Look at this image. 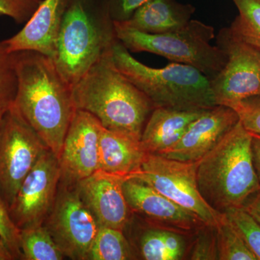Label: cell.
Masks as SVG:
<instances>
[{"instance_id":"obj_1","label":"cell","mask_w":260,"mask_h":260,"mask_svg":"<svg viewBox=\"0 0 260 260\" xmlns=\"http://www.w3.org/2000/svg\"><path fill=\"white\" fill-rule=\"evenodd\" d=\"M12 54L17 75L13 105L59 158L75 112L72 86L49 56L34 51Z\"/></svg>"},{"instance_id":"obj_2","label":"cell","mask_w":260,"mask_h":260,"mask_svg":"<svg viewBox=\"0 0 260 260\" xmlns=\"http://www.w3.org/2000/svg\"><path fill=\"white\" fill-rule=\"evenodd\" d=\"M72 94L75 109L90 113L106 129L138 141L155 108L116 68L112 50L72 87Z\"/></svg>"},{"instance_id":"obj_3","label":"cell","mask_w":260,"mask_h":260,"mask_svg":"<svg viewBox=\"0 0 260 260\" xmlns=\"http://www.w3.org/2000/svg\"><path fill=\"white\" fill-rule=\"evenodd\" d=\"M252 134L240 121L198 161L200 194L220 213L243 208L260 191L251 151Z\"/></svg>"},{"instance_id":"obj_4","label":"cell","mask_w":260,"mask_h":260,"mask_svg":"<svg viewBox=\"0 0 260 260\" xmlns=\"http://www.w3.org/2000/svg\"><path fill=\"white\" fill-rule=\"evenodd\" d=\"M116 40L114 21L102 0H70L56 42V68L73 87Z\"/></svg>"},{"instance_id":"obj_5","label":"cell","mask_w":260,"mask_h":260,"mask_svg":"<svg viewBox=\"0 0 260 260\" xmlns=\"http://www.w3.org/2000/svg\"><path fill=\"white\" fill-rule=\"evenodd\" d=\"M112 56L116 68L155 108L196 110L218 106L210 80L194 67L172 62L162 68H150L135 59L118 40L113 44Z\"/></svg>"},{"instance_id":"obj_6","label":"cell","mask_w":260,"mask_h":260,"mask_svg":"<svg viewBox=\"0 0 260 260\" xmlns=\"http://www.w3.org/2000/svg\"><path fill=\"white\" fill-rule=\"evenodd\" d=\"M114 23L116 39L129 52H150L172 62L190 65L210 80L219 74L226 55L210 42L215 38L211 25L191 20L185 26L164 34H147L122 23Z\"/></svg>"},{"instance_id":"obj_7","label":"cell","mask_w":260,"mask_h":260,"mask_svg":"<svg viewBox=\"0 0 260 260\" xmlns=\"http://www.w3.org/2000/svg\"><path fill=\"white\" fill-rule=\"evenodd\" d=\"M197 162H183L147 153L138 172L126 178L144 181L207 225H217L223 213L213 209L200 194Z\"/></svg>"},{"instance_id":"obj_8","label":"cell","mask_w":260,"mask_h":260,"mask_svg":"<svg viewBox=\"0 0 260 260\" xmlns=\"http://www.w3.org/2000/svg\"><path fill=\"white\" fill-rule=\"evenodd\" d=\"M48 149L12 104L3 116L0 136V194L8 209L24 179Z\"/></svg>"},{"instance_id":"obj_9","label":"cell","mask_w":260,"mask_h":260,"mask_svg":"<svg viewBox=\"0 0 260 260\" xmlns=\"http://www.w3.org/2000/svg\"><path fill=\"white\" fill-rule=\"evenodd\" d=\"M217 46L226 55L223 69L210 80L218 105L232 107L247 98L260 95V50L223 28Z\"/></svg>"},{"instance_id":"obj_10","label":"cell","mask_w":260,"mask_h":260,"mask_svg":"<svg viewBox=\"0 0 260 260\" xmlns=\"http://www.w3.org/2000/svg\"><path fill=\"white\" fill-rule=\"evenodd\" d=\"M43 225L65 257L88 259L99 225L75 185L59 183L54 206Z\"/></svg>"},{"instance_id":"obj_11","label":"cell","mask_w":260,"mask_h":260,"mask_svg":"<svg viewBox=\"0 0 260 260\" xmlns=\"http://www.w3.org/2000/svg\"><path fill=\"white\" fill-rule=\"evenodd\" d=\"M59 181V160L48 149L24 179L9 208L20 230L44 224L54 206Z\"/></svg>"},{"instance_id":"obj_12","label":"cell","mask_w":260,"mask_h":260,"mask_svg":"<svg viewBox=\"0 0 260 260\" xmlns=\"http://www.w3.org/2000/svg\"><path fill=\"white\" fill-rule=\"evenodd\" d=\"M102 128L91 114L75 109L58 158L59 183L75 185L100 169L99 141Z\"/></svg>"},{"instance_id":"obj_13","label":"cell","mask_w":260,"mask_h":260,"mask_svg":"<svg viewBox=\"0 0 260 260\" xmlns=\"http://www.w3.org/2000/svg\"><path fill=\"white\" fill-rule=\"evenodd\" d=\"M122 189L133 214L144 221L185 234H194L205 225L194 214L179 206L144 181L125 178Z\"/></svg>"},{"instance_id":"obj_14","label":"cell","mask_w":260,"mask_h":260,"mask_svg":"<svg viewBox=\"0 0 260 260\" xmlns=\"http://www.w3.org/2000/svg\"><path fill=\"white\" fill-rule=\"evenodd\" d=\"M239 121L232 108L218 105L205 109L171 148L158 154L183 162L203 158Z\"/></svg>"},{"instance_id":"obj_15","label":"cell","mask_w":260,"mask_h":260,"mask_svg":"<svg viewBox=\"0 0 260 260\" xmlns=\"http://www.w3.org/2000/svg\"><path fill=\"white\" fill-rule=\"evenodd\" d=\"M124 177L97 171L75 186L99 226L124 231L132 213L122 189Z\"/></svg>"},{"instance_id":"obj_16","label":"cell","mask_w":260,"mask_h":260,"mask_svg":"<svg viewBox=\"0 0 260 260\" xmlns=\"http://www.w3.org/2000/svg\"><path fill=\"white\" fill-rule=\"evenodd\" d=\"M70 0H42L23 28L4 41L10 53L34 51L54 60L56 42Z\"/></svg>"},{"instance_id":"obj_17","label":"cell","mask_w":260,"mask_h":260,"mask_svg":"<svg viewBox=\"0 0 260 260\" xmlns=\"http://www.w3.org/2000/svg\"><path fill=\"white\" fill-rule=\"evenodd\" d=\"M205 110L154 108L142 133V148L146 153H162L180 139L188 126Z\"/></svg>"},{"instance_id":"obj_18","label":"cell","mask_w":260,"mask_h":260,"mask_svg":"<svg viewBox=\"0 0 260 260\" xmlns=\"http://www.w3.org/2000/svg\"><path fill=\"white\" fill-rule=\"evenodd\" d=\"M146 154L140 141L103 126L99 141V170L129 177L139 170Z\"/></svg>"},{"instance_id":"obj_19","label":"cell","mask_w":260,"mask_h":260,"mask_svg":"<svg viewBox=\"0 0 260 260\" xmlns=\"http://www.w3.org/2000/svg\"><path fill=\"white\" fill-rule=\"evenodd\" d=\"M194 11L191 5L175 0H148L129 20L122 23L147 34H164L185 26Z\"/></svg>"},{"instance_id":"obj_20","label":"cell","mask_w":260,"mask_h":260,"mask_svg":"<svg viewBox=\"0 0 260 260\" xmlns=\"http://www.w3.org/2000/svg\"><path fill=\"white\" fill-rule=\"evenodd\" d=\"M145 223L148 226L142 229L134 243H130L137 258L140 256L145 260H179L185 257L189 249L187 234Z\"/></svg>"},{"instance_id":"obj_21","label":"cell","mask_w":260,"mask_h":260,"mask_svg":"<svg viewBox=\"0 0 260 260\" xmlns=\"http://www.w3.org/2000/svg\"><path fill=\"white\" fill-rule=\"evenodd\" d=\"M133 246L124 231L99 226L89 252L88 260L136 259Z\"/></svg>"},{"instance_id":"obj_22","label":"cell","mask_w":260,"mask_h":260,"mask_svg":"<svg viewBox=\"0 0 260 260\" xmlns=\"http://www.w3.org/2000/svg\"><path fill=\"white\" fill-rule=\"evenodd\" d=\"M20 240L23 259H64V254L44 225L21 229Z\"/></svg>"},{"instance_id":"obj_23","label":"cell","mask_w":260,"mask_h":260,"mask_svg":"<svg viewBox=\"0 0 260 260\" xmlns=\"http://www.w3.org/2000/svg\"><path fill=\"white\" fill-rule=\"evenodd\" d=\"M239 10L230 30L234 35L260 50V0H233Z\"/></svg>"},{"instance_id":"obj_24","label":"cell","mask_w":260,"mask_h":260,"mask_svg":"<svg viewBox=\"0 0 260 260\" xmlns=\"http://www.w3.org/2000/svg\"><path fill=\"white\" fill-rule=\"evenodd\" d=\"M215 226L218 259L257 260L224 213Z\"/></svg>"},{"instance_id":"obj_25","label":"cell","mask_w":260,"mask_h":260,"mask_svg":"<svg viewBox=\"0 0 260 260\" xmlns=\"http://www.w3.org/2000/svg\"><path fill=\"white\" fill-rule=\"evenodd\" d=\"M224 215L242 237L251 252L260 260V224L243 208H232Z\"/></svg>"},{"instance_id":"obj_26","label":"cell","mask_w":260,"mask_h":260,"mask_svg":"<svg viewBox=\"0 0 260 260\" xmlns=\"http://www.w3.org/2000/svg\"><path fill=\"white\" fill-rule=\"evenodd\" d=\"M17 90V75L13 54L0 40V109H8L13 104Z\"/></svg>"},{"instance_id":"obj_27","label":"cell","mask_w":260,"mask_h":260,"mask_svg":"<svg viewBox=\"0 0 260 260\" xmlns=\"http://www.w3.org/2000/svg\"><path fill=\"white\" fill-rule=\"evenodd\" d=\"M195 238L189 246L187 254L189 259H218L216 226L205 224L194 233Z\"/></svg>"},{"instance_id":"obj_28","label":"cell","mask_w":260,"mask_h":260,"mask_svg":"<svg viewBox=\"0 0 260 260\" xmlns=\"http://www.w3.org/2000/svg\"><path fill=\"white\" fill-rule=\"evenodd\" d=\"M20 234V230L13 222L8 205L0 194V237L14 259H23Z\"/></svg>"},{"instance_id":"obj_29","label":"cell","mask_w":260,"mask_h":260,"mask_svg":"<svg viewBox=\"0 0 260 260\" xmlns=\"http://www.w3.org/2000/svg\"><path fill=\"white\" fill-rule=\"evenodd\" d=\"M231 108L247 131L260 135V95L244 99Z\"/></svg>"},{"instance_id":"obj_30","label":"cell","mask_w":260,"mask_h":260,"mask_svg":"<svg viewBox=\"0 0 260 260\" xmlns=\"http://www.w3.org/2000/svg\"><path fill=\"white\" fill-rule=\"evenodd\" d=\"M42 0H0V16L25 24L37 10Z\"/></svg>"},{"instance_id":"obj_31","label":"cell","mask_w":260,"mask_h":260,"mask_svg":"<svg viewBox=\"0 0 260 260\" xmlns=\"http://www.w3.org/2000/svg\"><path fill=\"white\" fill-rule=\"evenodd\" d=\"M148 0H102L113 21L125 23Z\"/></svg>"},{"instance_id":"obj_32","label":"cell","mask_w":260,"mask_h":260,"mask_svg":"<svg viewBox=\"0 0 260 260\" xmlns=\"http://www.w3.org/2000/svg\"><path fill=\"white\" fill-rule=\"evenodd\" d=\"M243 208L260 224V191L251 197Z\"/></svg>"},{"instance_id":"obj_33","label":"cell","mask_w":260,"mask_h":260,"mask_svg":"<svg viewBox=\"0 0 260 260\" xmlns=\"http://www.w3.org/2000/svg\"><path fill=\"white\" fill-rule=\"evenodd\" d=\"M252 134V133H251ZM253 162L260 184V135L252 134L251 140Z\"/></svg>"},{"instance_id":"obj_34","label":"cell","mask_w":260,"mask_h":260,"mask_svg":"<svg viewBox=\"0 0 260 260\" xmlns=\"http://www.w3.org/2000/svg\"><path fill=\"white\" fill-rule=\"evenodd\" d=\"M14 259L11 253L6 247L4 242L0 237V260H13Z\"/></svg>"},{"instance_id":"obj_35","label":"cell","mask_w":260,"mask_h":260,"mask_svg":"<svg viewBox=\"0 0 260 260\" xmlns=\"http://www.w3.org/2000/svg\"><path fill=\"white\" fill-rule=\"evenodd\" d=\"M7 109H0V136H1L2 123H3V116H4Z\"/></svg>"}]
</instances>
